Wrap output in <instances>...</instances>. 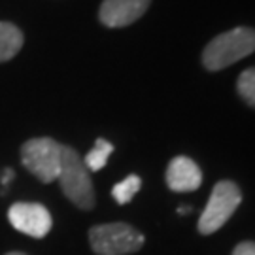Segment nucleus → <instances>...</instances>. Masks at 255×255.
Masks as SVG:
<instances>
[{
    "label": "nucleus",
    "mask_w": 255,
    "mask_h": 255,
    "mask_svg": "<svg viewBox=\"0 0 255 255\" xmlns=\"http://www.w3.org/2000/svg\"><path fill=\"white\" fill-rule=\"evenodd\" d=\"M255 51V30L237 27L216 36L202 51V64L210 72L223 70Z\"/></svg>",
    "instance_id": "1"
},
{
    "label": "nucleus",
    "mask_w": 255,
    "mask_h": 255,
    "mask_svg": "<svg viewBox=\"0 0 255 255\" xmlns=\"http://www.w3.org/2000/svg\"><path fill=\"white\" fill-rule=\"evenodd\" d=\"M57 180L61 182V189L72 204L82 210L95 208L97 201H95L91 174L74 147L61 146V170Z\"/></svg>",
    "instance_id": "2"
},
{
    "label": "nucleus",
    "mask_w": 255,
    "mask_h": 255,
    "mask_svg": "<svg viewBox=\"0 0 255 255\" xmlns=\"http://www.w3.org/2000/svg\"><path fill=\"white\" fill-rule=\"evenodd\" d=\"M89 244L97 255H128L144 246V235L128 223H104L89 229Z\"/></svg>",
    "instance_id": "3"
},
{
    "label": "nucleus",
    "mask_w": 255,
    "mask_h": 255,
    "mask_svg": "<svg viewBox=\"0 0 255 255\" xmlns=\"http://www.w3.org/2000/svg\"><path fill=\"white\" fill-rule=\"evenodd\" d=\"M242 202V193L235 182L221 180L214 185L212 195L208 199L206 208L202 210L199 219V233L201 235H212L227 223L231 216L235 214L238 204Z\"/></svg>",
    "instance_id": "4"
},
{
    "label": "nucleus",
    "mask_w": 255,
    "mask_h": 255,
    "mask_svg": "<svg viewBox=\"0 0 255 255\" xmlns=\"http://www.w3.org/2000/svg\"><path fill=\"white\" fill-rule=\"evenodd\" d=\"M21 163L42 183H51L61 170V144L53 138H30L21 147Z\"/></svg>",
    "instance_id": "5"
},
{
    "label": "nucleus",
    "mask_w": 255,
    "mask_h": 255,
    "mask_svg": "<svg viewBox=\"0 0 255 255\" xmlns=\"http://www.w3.org/2000/svg\"><path fill=\"white\" fill-rule=\"evenodd\" d=\"M11 227L32 238H44L51 231V214L38 202H15L8 210Z\"/></svg>",
    "instance_id": "6"
},
{
    "label": "nucleus",
    "mask_w": 255,
    "mask_h": 255,
    "mask_svg": "<svg viewBox=\"0 0 255 255\" xmlns=\"http://www.w3.org/2000/svg\"><path fill=\"white\" fill-rule=\"evenodd\" d=\"M151 0H104L99 11L101 23L110 28L127 27L146 13Z\"/></svg>",
    "instance_id": "7"
},
{
    "label": "nucleus",
    "mask_w": 255,
    "mask_h": 255,
    "mask_svg": "<svg viewBox=\"0 0 255 255\" xmlns=\"http://www.w3.org/2000/svg\"><path fill=\"white\" fill-rule=\"evenodd\" d=\"M202 183V172L193 159L180 155L174 157L166 168V185L176 193L197 191Z\"/></svg>",
    "instance_id": "8"
},
{
    "label": "nucleus",
    "mask_w": 255,
    "mask_h": 255,
    "mask_svg": "<svg viewBox=\"0 0 255 255\" xmlns=\"http://www.w3.org/2000/svg\"><path fill=\"white\" fill-rule=\"evenodd\" d=\"M23 47V32L13 23L0 21V63L13 59Z\"/></svg>",
    "instance_id": "9"
},
{
    "label": "nucleus",
    "mask_w": 255,
    "mask_h": 255,
    "mask_svg": "<svg viewBox=\"0 0 255 255\" xmlns=\"http://www.w3.org/2000/svg\"><path fill=\"white\" fill-rule=\"evenodd\" d=\"M112 151H114V146L110 144L108 140L99 138V140L95 142V147H93L89 153L85 155L83 164L87 166V170H89V172H99V170H102V168L106 166Z\"/></svg>",
    "instance_id": "10"
},
{
    "label": "nucleus",
    "mask_w": 255,
    "mask_h": 255,
    "mask_svg": "<svg viewBox=\"0 0 255 255\" xmlns=\"http://www.w3.org/2000/svg\"><path fill=\"white\" fill-rule=\"evenodd\" d=\"M140 187H142V180H140V176L130 174V176L125 178V180H121L119 183L114 185V189H112V197L116 199L118 204H128V202L132 201V197L140 191Z\"/></svg>",
    "instance_id": "11"
},
{
    "label": "nucleus",
    "mask_w": 255,
    "mask_h": 255,
    "mask_svg": "<svg viewBox=\"0 0 255 255\" xmlns=\"http://www.w3.org/2000/svg\"><path fill=\"white\" fill-rule=\"evenodd\" d=\"M238 93L244 101L255 108V68H248L238 78Z\"/></svg>",
    "instance_id": "12"
},
{
    "label": "nucleus",
    "mask_w": 255,
    "mask_h": 255,
    "mask_svg": "<svg viewBox=\"0 0 255 255\" xmlns=\"http://www.w3.org/2000/svg\"><path fill=\"white\" fill-rule=\"evenodd\" d=\"M233 255H255V242H240L237 244V248L233 250Z\"/></svg>",
    "instance_id": "13"
},
{
    "label": "nucleus",
    "mask_w": 255,
    "mask_h": 255,
    "mask_svg": "<svg viewBox=\"0 0 255 255\" xmlns=\"http://www.w3.org/2000/svg\"><path fill=\"white\" fill-rule=\"evenodd\" d=\"M178 212H180V214H189V212H191V208H189V206H180V208H178Z\"/></svg>",
    "instance_id": "14"
},
{
    "label": "nucleus",
    "mask_w": 255,
    "mask_h": 255,
    "mask_svg": "<svg viewBox=\"0 0 255 255\" xmlns=\"http://www.w3.org/2000/svg\"><path fill=\"white\" fill-rule=\"evenodd\" d=\"M6 255H25V254H21V252H11V254H6Z\"/></svg>",
    "instance_id": "15"
}]
</instances>
